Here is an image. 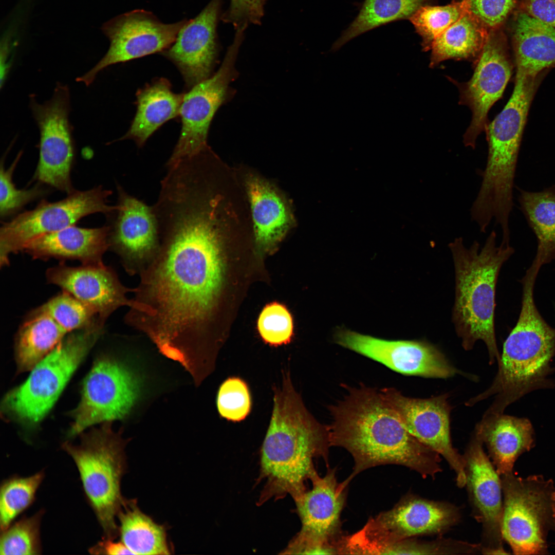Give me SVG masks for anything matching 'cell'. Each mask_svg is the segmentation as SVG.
<instances>
[{"mask_svg": "<svg viewBox=\"0 0 555 555\" xmlns=\"http://www.w3.org/2000/svg\"><path fill=\"white\" fill-rule=\"evenodd\" d=\"M404 541H405V540H404Z\"/></svg>", "mask_w": 555, "mask_h": 555, "instance_id": "46", "label": "cell"}, {"mask_svg": "<svg viewBox=\"0 0 555 555\" xmlns=\"http://www.w3.org/2000/svg\"><path fill=\"white\" fill-rule=\"evenodd\" d=\"M48 282L55 285L90 308L103 324L116 309L135 304L126 293L128 288L120 282L115 272L103 263L83 264L78 267L64 264L50 268L46 272Z\"/></svg>", "mask_w": 555, "mask_h": 555, "instance_id": "22", "label": "cell"}, {"mask_svg": "<svg viewBox=\"0 0 555 555\" xmlns=\"http://www.w3.org/2000/svg\"><path fill=\"white\" fill-rule=\"evenodd\" d=\"M110 226L84 228L75 225L47 233L28 242L22 251L34 258L77 260L83 264L103 263L109 248Z\"/></svg>", "mask_w": 555, "mask_h": 555, "instance_id": "24", "label": "cell"}, {"mask_svg": "<svg viewBox=\"0 0 555 555\" xmlns=\"http://www.w3.org/2000/svg\"><path fill=\"white\" fill-rule=\"evenodd\" d=\"M512 38L516 70L538 76L555 64V28L521 12L513 24Z\"/></svg>", "mask_w": 555, "mask_h": 555, "instance_id": "27", "label": "cell"}, {"mask_svg": "<svg viewBox=\"0 0 555 555\" xmlns=\"http://www.w3.org/2000/svg\"><path fill=\"white\" fill-rule=\"evenodd\" d=\"M269 425L261 449L260 477L265 485L258 501L279 499L289 494L294 499L306 489L305 482L317 472L314 458L328 460L327 425L308 412L295 390L288 372L274 391Z\"/></svg>", "mask_w": 555, "mask_h": 555, "instance_id": "3", "label": "cell"}, {"mask_svg": "<svg viewBox=\"0 0 555 555\" xmlns=\"http://www.w3.org/2000/svg\"><path fill=\"white\" fill-rule=\"evenodd\" d=\"M217 217L196 205L159 225V247L139 273L126 323L187 368L203 363L206 336L223 286L225 264Z\"/></svg>", "mask_w": 555, "mask_h": 555, "instance_id": "1", "label": "cell"}, {"mask_svg": "<svg viewBox=\"0 0 555 555\" xmlns=\"http://www.w3.org/2000/svg\"><path fill=\"white\" fill-rule=\"evenodd\" d=\"M92 554L108 555L133 554L121 541L116 542L114 540L104 538L89 550Z\"/></svg>", "mask_w": 555, "mask_h": 555, "instance_id": "44", "label": "cell"}, {"mask_svg": "<svg viewBox=\"0 0 555 555\" xmlns=\"http://www.w3.org/2000/svg\"><path fill=\"white\" fill-rule=\"evenodd\" d=\"M429 0H365L359 13L334 43L332 51L368 30L399 20L409 18Z\"/></svg>", "mask_w": 555, "mask_h": 555, "instance_id": "33", "label": "cell"}, {"mask_svg": "<svg viewBox=\"0 0 555 555\" xmlns=\"http://www.w3.org/2000/svg\"><path fill=\"white\" fill-rule=\"evenodd\" d=\"M35 310L47 314L67 333L100 321L90 308L64 291Z\"/></svg>", "mask_w": 555, "mask_h": 555, "instance_id": "37", "label": "cell"}, {"mask_svg": "<svg viewBox=\"0 0 555 555\" xmlns=\"http://www.w3.org/2000/svg\"><path fill=\"white\" fill-rule=\"evenodd\" d=\"M256 240L263 249L279 242L289 226L290 220L283 199L267 183L257 178L248 182Z\"/></svg>", "mask_w": 555, "mask_h": 555, "instance_id": "28", "label": "cell"}, {"mask_svg": "<svg viewBox=\"0 0 555 555\" xmlns=\"http://www.w3.org/2000/svg\"><path fill=\"white\" fill-rule=\"evenodd\" d=\"M121 541L133 554H169L163 526L143 513L135 502L126 501L118 515Z\"/></svg>", "mask_w": 555, "mask_h": 555, "instance_id": "32", "label": "cell"}, {"mask_svg": "<svg viewBox=\"0 0 555 555\" xmlns=\"http://www.w3.org/2000/svg\"><path fill=\"white\" fill-rule=\"evenodd\" d=\"M141 387L139 379L124 365L108 357L98 358L84 379L78 406L70 412L68 436L125 417L138 399Z\"/></svg>", "mask_w": 555, "mask_h": 555, "instance_id": "12", "label": "cell"}, {"mask_svg": "<svg viewBox=\"0 0 555 555\" xmlns=\"http://www.w3.org/2000/svg\"><path fill=\"white\" fill-rule=\"evenodd\" d=\"M112 193L101 186L74 191L60 201H42L34 209L4 223L0 229L1 267L8 264L11 253L22 251L28 242L36 237L73 226L91 214L114 213L118 206L107 203Z\"/></svg>", "mask_w": 555, "mask_h": 555, "instance_id": "11", "label": "cell"}, {"mask_svg": "<svg viewBox=\"0 0 555 555\" xmlns=\"http://www.w3.org/2000/svg\"><path fill=\"white\" fill-rule=\"evenodd\" d=\"M536 278L528 272L523 279L520 314L504 342L493 382L486 391L468 400L466 405H474L495 395L486 412L493 415L503 414L506 406L538 381L546 370L555 352V328L545 322L535 304Z\"/></svg>", "mask_w": 555, "mask_h": 555, "instance_id": "5", "label": "cell"}, {"mask_svg": "<svg viewBox=\"0 0 555 555\" xmlns=\"http://www.w3.org/2000/svg\"><path fill=\"white\" fill-rule=\"evenodd\" d=\"M43 510L24 516L1 531V555H34L41 553L40 526Z\"/></svg>", "mask_w": 555, "mask_h": 555, "instance_id": "36", "label": "cell"}, {"mask_svg": "<svg viewBox=\"0 0 555 555\" xmlns=\"http://www.w3.org/2000/svg\"><path fill=\"white\" fill-rule=\"evenodd\" d=\"M96 322L70 332L31 370L26 380L9 391L2 402L5 417L24 425L41 421L103 332Z\"/></svg>", "mask_w": 555, "mask_h": 555, "instance_id": "6", "label": "cell"}, {"mask_svg": "<svg viewBox=\"0 0 555 555\" xmlns=\"http://www.w3.org/2000/svg\"><path fill=\"white\" fill-rule=\"evenodd\" d=\"M455 273V298L452 321L461 345L473 349L481 340L485 344L489 363L498 364L501 356L495 338L494 313L496 286L503 265L513 254L510 242L496 243L492 231L484 245L476 240L467 247L461 237L448 245Z\"/></svg>", "mask_w": 555, "mask_h": 555, "instance_id": "4", "label": "cell"}, {"mask_svg": "<svg viewBox=\"0 0 555 555\" xmlns=\"http://www.w3.org/2000/svg\"><path fill=\"white\" fill-rule=\"evenodd\" d=\"M468 1L470 4L469 12L489 31L498 29L513 9L516 2V0Z\"/></svg>", "mask_w": 555, "mask_h": 555, "instance_id": "41", "label": "cell"}, {"mask_svg": "<svg viewBox=\"0 0 555 555\" xmlns=\"http://www.w3.org/2000/svg\"><path fill=\"white\" fill-rule=\"evenodd\" d=\"M380 392L409 432L442 456L454 471L457 485L465 486L464 458L451 438L449 395L421 399L406 397L392 387Z\"/></svg>", "mask_w": 555, "mask_h": 555, "instance_id": "18", "label": "cell"}, {"mask_svg": "<svg viewBox=\"0 0 555 555\" xmlns=\"http://www.w3.org/2000/svg\"><path fill=\"white\" fill-rule=\"evenodd\" d=\"M497 30L490 31L471 78L458 86L459 103L468 106L472 113L463 138L465 145L472 149L479 135L486 130L488 113L502 96L512 73L506 42Z\"/></svg>", "mask_w": 555, "mask_h": 555, "instance_id": "19", "label": "cell"}, {"mask_svg": "<svg viewBox=\"0 0 555 555\" xmlns=\"http://www.w3.org/2000/svg\"><path fill=\"white\" fill-rule=\"evenodd\" d=\"M310 480L312 488L294 499L302 528L283 553L339 554L340 517L350 482H338L336 470L330 468L324 476L316 472Z\"/></svg>", "mask_w": 555, "mask_h": 555, "instance_id": "10", "label": "cell"}, {"mask_svg": "<svg viewBox=\"0 0 555 555\" xmlns=\"http://www.w3.org/2000/svg\"><path fill=\"white\" fill-rule=\"evenodd\" d=\"M474 431L485 444L500 476L512 473L518 457L533 445L532 428L525 418L503 414L483 416Z\"/></svg>", "mask_w": 555, "mask_h": 555, "instance_id": "25", "label": "cell"}, {"mask_svg": "<svg viewBox=\"0 0 555 555\" xmlns=\"http://www.w3.org/2000/svg\"><path fill=\"white\" fill-rule=\"evenodd\" d=\"M118 209L109 234V248L120 257L128 273H140L159 247L157 219L152 206L117 186Z\"/></svg>", "mask_w": 555, "mask_h": 555, "instance_id": "21", "label": "cell"}, {"mask_svg": "<svg viewBox=\"0 0 555 555\" xmlns=\"http://www.w3.org/2000/svg\"><path fill=\"white\" fill-rule=\"evenodd\" d=\"M29 105L40 134L39 159L34 177L69 194L74 191L70 172L75 151L68 119V87L58 83L49 100L40 104L32 96Z\"/></svg>", "mask_w": 555, "mask_h": 555, "instance_id": "15", "label": "cell"}, {"mask_svg": "<svg viewBox=\"0 0 555 555\" xmlns=\"http://www.w3.org/2000/svg\"><path fill=\"white\" fill-rule=\"evenodd\" d=\"M538 77L516 70L514 89L509 101L487 125V161L477 194L485 203L504 207L513 202L519 149Z\"/></svg>", "mask_w": 555, "mask_h": 555, "instance_id": "8", "label": "cell"}, {"mask_svg": "<svg viewBox=\"0 0 555 555\" xmlns=\"http://www.w3.org/2000/svg\"><path fill=\"white\" fill-rule=\"evenodd\" d=\"M484 443L474 431L463 455L466 486L473 515L482 526L481 553L507 554L503 547L501 531L503 508L501 476L488 455Z\"/></svg>", "mask_w": 555, "mask_h": 555, "instance_id": "20", "label": "cell"}, {"mask_svg": "<svg viewBox=\"0 0 555 555\" xmlns=\"http://www.w3.org/2000/svg\"><path fill=\"white\" fill-rule=\"evenodd\" d=\"M260 336L266 343L279 346L289 343L293 332L292 316L283 305L273 302L267 305L257 321Z\"/></svg>", "mask_w": 555, "mask_h": 555, "instance_id": "38", "label": "cell"}, {"mask_svg": "<svg viewBox=\"0 0 555 555\" xmlns=\"http://www.w3.org/2000/svg\"><path fill=\"white\" fill-rule=\"evenodd\" d=\"M22 152H20L13 163L5 169L4 160L1 164L0 171V214L6 217L21 209L24 206L40 196L43 190L39 186L29 189H18L13 182L12 175Z\"/></svg>", "mask_w": 555, "mask_h": 555, "instance_id": "40", "label": "cell"}, {"mask_svg": "<svg viewBox=\"0 0 555 555\" xmlns=\"http://www.w3.org/2000/svg\"><path fill=\"white\" fill-rule=\"evenodd\" d=\"M220 415L228 420L245 419L251 409V398L246 383L237 377L226 379L220 386L216 400Z\"/></svg>", "mask_w": 555, "mask_h": 555, "instance_id": "39", "label": "cell"}, {"mask_svg": "<svg viewBox=\"0 0 555 555\" xmlns=\"http://www.w3.org/2000/svg\"><path fill=\"white\" fill-rule=\"evenodd\" d=\"M460 514L452 504L410 495L393 508L371 518L358 534L379 554H391L397 544L416 536L439 534L458 522Z\"/></svg>", "mask_w": 555, "mask_h": 555, "instance_id": "13", "label": "cell"}, {"mask_svg": "<svg viewBox=\"0 0 555 555\" xmlns=\"http://www.w3.org/2000/svg\"><path fill=\"white\" fill-rule=\"evenodd\" d=\"M263 14V0H231L225 20L238 28L248 23L258 24Z\"/></svg>", "mask_w": 555, "mask_h": 555, "instance_id": "42", "label": "cell"}, {"mask_svg": "<svg viewBox=\"0 0 555 555\" xmlns=\"http://www.w3.org/2000/svg\"><path fill=\"white\" fill-rule=\"evenodd\" d=\"M109 422L83 434L79 445L66 441L62 447L77 467L85 496L105 538L114 540L119 533L116 517L126 502L120 489L126 461L124 442Z\"/></svg>", "mask_w": 555, "mask_h": 555, "instance_id": "7", "label": "cell"}, {"mask_svg": "<svg viewBox=\"0 0 555 555\" xmlns=\"http://www.w3.org/2000/svg\"><path fill=\"white\" fill-rule=\"evenodd\" d=\"M44 476V472L41 471L27 477H10L2 482L0 488L1 531L31 505Z\"/></svg>", "mask_w": 555, "mask_h": 555, "instance_id": "35", "label": "cell"}, {"mask_svg": "<svg viewBox=\"0 0 555 555\" xmlns=\"http://www.w3.org/2000/svg\"><path fill=\"white\" fill-rule=\"evenodd\" d=\"M552 500H553V501L554 502V504L555 505V490L552 493Z\"/></svg>", "mask_w": 555, "mask_h": 555, "instance_id": "45", "label": "cell"}, {"mask_svg": "<svg viewBox=\"0 0 555 555\" xmlns=\"http://www.w3.org/2000/svg\"><path fill=\"white\" fill-rule=\"evenodd\" d=\"M242 38L240 34L235 35L220 67L214 75L184 93L179 115L180 134L166 163L167 167L207 147L211 121L225 99L229 84L237 74L235 64Z\"/></svg>", "mask_w": 555, "mask_h": 555, "instance_id": "16", "label": "cell"}, {"mask_svg": "<svg viewBox=\"0 0 555 555\" xmlns=\"http://www.w3.org/2000/svg\"><path fill=\"white\" fill-rule=\"evenodd\" d=\"M187 21L183 19L164 23L152 12L143 9L134 10L112 18L101 28L110 42L107 52L77 81L89 86L101 71L110 65L162 53L175 41Z\"/></svg>", "mask_w": 555, "mask_h": 555, "instance_id": "14", "label": "cell"}, {"mask_svg": "<svg viewBox=\"0 0 555 555\" xmlns=\"http://www.w3.org/2000/svg\"><path fill=\"white\" fill-rule=\"evenodd\" d=\"M184 93L172 90L170 81L155 80L136 93L137 111L131 125L120 139H132L141 147L162 124L180 115Z\"/></svg>", "mask_w": 555, "mask_h": 555, "instance_id": "26", "label": "cell"}, {"mask_svg": "<svg viewBox=\"0 0 555 555\" xmlns=\"http://www.w3.org/2000/svg\"><path fill=\"white\" fill-rule=\"evenodd\" d=\"M501 478L503 540L515 554L544 553L548 533L555 527L552 481L540 475L522 478L513 472Z\"/></svg>", "mask_w": 555, "mask_h": 555, "instance_id": "9", "label": "cell"}, {"mask_svg": "<svg viewBox=\"0 0 555 555\" xmlns=\"http://www.w3.org/2000/svg\"><path fill=\"white\" fill-rule=\"evenodd\" d=\"M220 0H212L188 20L175 41L161 53L178 69L189 90L211 76L217 55L216 26Z\"/></svg>", "mask_w": 555, "mask_h": 555, "instance_id": "23", "label": "cell"}, {"mask_svg": "<svg viewBox=\"0 0 555 555\" xmlns=\"http://www.w3.org/2000/svg\"><path fill=\"white\" fill-rule=\"evenodd\" d=\"M490 31L468 12L433 42L430 66L448 59L476 61L488 39Z\"/></svg>", "mask_w": 555, "mask_h": 555, "instance_id": "30", "label": "cell"}, {"mask_svg": "<svg viewBox=\"0 0 555 555\" xmlns=\"http://www.w3.org/2000/svg\"><path fill=\"white\" fill-rule=\"evenodd\" d=\"M468 0L453 1L443 6L424 5L409 19L422 38L424 50H429L434 41L469 12Z\"/></svg>", "mask_w": 555, "mask_h": 555, "instance_id": "34", "label": "cell"}, {"mask_svg": "<svg viewBox=\"0 0 555 555\" xmlns=\"http://www.w3.org/2000/svg\"><path fill=\"white\" fill-rule=\"evenodd\" d=\"M526 13L555 28V0H524Z\"/></svg>", "mask_w": 555, "mask_h": 555, "instance_id": "43", "label": "cell"}, {"mask_svg": "<svg viewBox=\"0 0 555 555\" xmlns=\"http://www.w3.org/2000/svg\"><path fill=\"white\" fill-rule=\"evenodd\" d=\"M519 191L520 209L537 238L534 260L542 266L555 260V184L539 192Z\"/></svg>", "mask_w": 555, "mask_h": 555, "instance_id": "31", "label": "cell"}, {"mask_svg": "<svg viewBox=\"0 0 555 555\" xmlns=\"http://www.w3.org/2000/svg\"><path fill=\"white\" fill-rule=\"evenodd\" d=\"M335 341L403 375L448 378L461 374L435 345L421 340H388L345 328L337 330Z\"/></svg>", "mask_w": 555, "mask_h": 555, "instance_id": "17", "label": "cell"}, {"mask_svg": "<svg viewBox=\"0 0 555 555\" xmlns=\"http://www.w3.org/2000/svg\"><path fill=\"white\" fill-rule=\"evenodd\" d=\"M67 334L47 314L34 310L21 326L16 338L15 357L18 373L31 370Z\"/></svg>", "mask_w": 555, "mask_h": 555, "instance_id": "29", "label": "cell"}, {"mask_svg": "<svg viewBox=\"0 0 555 555\" xmlns=\"http://www.w3.org/2000/svg\"><path fill=\"white\" fill-rule=\"evenodd\" d=\"M345 387L344 398L329 407L327 427L330 447L344 448L353 458L349 481L384 465L405 466L423 477L441 471L440 455L409 432L380 391L363 384Z\"/></svg>", "mask_w": 555, "mask_h": 555, "instance_id": "2", "label": "cell"}]
</instances>
